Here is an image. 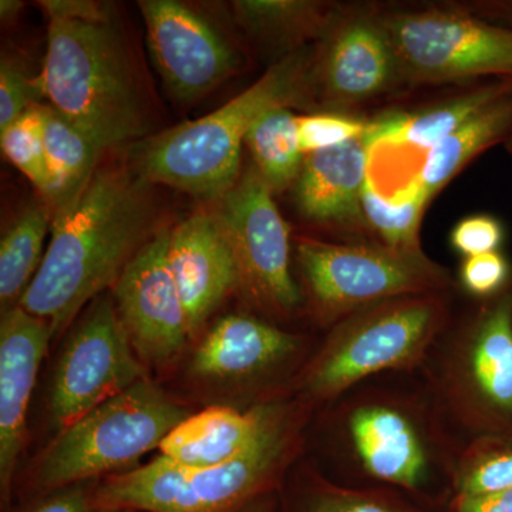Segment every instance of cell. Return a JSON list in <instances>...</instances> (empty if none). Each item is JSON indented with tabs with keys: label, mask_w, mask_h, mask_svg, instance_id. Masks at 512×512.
<instances>
[{
	"label": "cell",
	"mask_w": 512,
	"mask_h": 512,
	"mask_svg": "<svg viewBox=\"0 0 512 512\" xmlns=\"http://www.w3.org/2000/svg\"><path fill=\"white\" fill-rule=\"evenodd\" d=\"M150 187L133 170L103 165L77 197L55 210L45 258L19 302L49 323L55 340L90 302L111 291L163 228Z\"/></svg>",
	"instance_id": "obj_1"
},
{
	"label": "cell",
	"mask_w": 512,
	"mask_h": 512,
	"mask_svg": "<svg viewBox=\"0 0 512 512\" xmlns=\"http://www.w3.org/2000/svg\"><path fill=\"white\" fill-rule=\"evenodd\" d=\"M312 69L305 50L289 53L220 109L137 144L134 173L151 185L220 200L239 180L249 130L268 111L292 109L305 101L313 82Z\"/></svg>",
	"instance_id": "obj_2"
},
{
	"label": "cell",
	"mask_w": 512,
	"mask_h": 512,
	"mask_svg": "<svg viewBox=\"0 0 512 512\" xmlns=\"http://www.w3.org/2000/svg\"><path fill=\"white\" fill-rule=\"evenodd\" d=\"M42 97L101 151L150 130V107L126 39L110 23L49 19Z\"/></svg>",
	"instance_id": "obj_3"
},
{
	"label": "cell",
	"mask_w": 512,
	"mask_h": 512,
	"mask_svg": "<svg viewBox=\"0 0 512 512\" xmlns=\"http://www.w3.org/2000/svg\"><path fill=\"white\" fill-rule=\"evenodd\" d=\"M305 404L286 403L244 454L217 467H184L163 456L99 481L103 507L131 512H232L272 493L301 444Z\"/></svg>",
	"instance_id": "obj_4"
},
{
	"label": "cell",
	"mask_w": 512,
	"mask_h": 512,
	"mask_svg": "<svg viewBox=\"0 0 512 512\" xmlns=\"http://www.w3.org/2000/svg\"><path fill=\"white\" fill-rule=\"evenodd\" d=\"M190 414L147 377L55 434L26 471L23 493L32 498L134 470Z\"/></svg>",
	"instance_id": "obj_5"
},
{
	"label": "cell",
	"mask_w": 512,
	"mask_h": 512,
	"mask_svg": "<svg viewBox=\"0 0 512 512\" xmlns=\"http://www.w3.org/2000/svg\"><path fill=\"white\" fill-rule=\"evenodd\" d=\"M446 309L437 293L402 296L339 320L299 373L306 406L336 399L366 377L416 366L439 335Z\"/></svg>",
	"instance_id": "obj_6"
},
{
	"label": "cell",
	"mask_w": 512,
	"mask_h": 512,
	"mask_svg": "<svg viewBox=\"0 0 512 512\" xmlns=\"http://www.w3.org/2000/svg\"><path fill=\"white\" fill-rule=\"evenodd\" d=\"M296 259L313 316L336 325L350 313L402 296L433 295L448 285L441 266L423 252L301 239Z\"/></svg>",
	"instance_id": "obj_7"
},
{
	"label": "cell",
	"mask_w": 512,
	"mask_h": 512,
	"mask_svg": "<svg viewBox=\"0 0 512 512\" xmlns=\"http://www.w3.org/2000/svg\"><path fill=\"white\" fill-rule=\"evenodd\" d=\"M63 338L46 393L53 436L150 377L131 346L111 291L90 302Z\"/></svg>",
	"instance_id": "obj_8"
},
{
	"label": "cell",
	"mask_w": 512,
	"mask_h": 512,
	"mask_svg": "<svg viewBox=\"0 0 512 512\" xmlns=\"http://www.w3.org/2000/svg\"><path fill=\"white\" fill-rule=\"evenodd\" d=\"M400 74L412 82H451L478 76L512 79V29L451 10L383 19Z\"/></svg>",
	"instance_id": "obj_9"
},
{
	"label": "cell",
	"mask_w": 512,
	"mask_h": 512,
	"mask_svg": "<svg viewBox=\"0 0 512 512\" xmlns=\"http://www.w3.org/2000/svg\"><path fill=\"white\" fill-rule=\"evenodd\" d=\"M446 399L483 437H512V282L478 312L448 353Z\"/></svg>",
	"instance_id": "obj_10"
},
{
	"label": "cell",
	"mask_w": 512,
	"mask_h": 512,
	"mask_svg": "<svg viewBox=\"0 0 512 512\" xmlns=\"http://www.w3.org/2000/svg\"><path fill=\"white\" fill-rule=\"evenodd\" d=\"M272 195L252 168L222 195L215 214L237 258L239 289L261 311L288 318L302 305L303 295L291 272L288 224Z\"/></svg>",
	"instance_id": "obj_11"
},
{
	"label": "cell",
	"mask_w": 512,
	"mask_h": 512,
	"mask_svg": "<svg viewBox=\"0 0 512 512\" xmlns=\"http://www.w3.org/2000/svg\"><path fill=\"white\" fill-rule=\"evenodd\" d=\"M163 227L124 269L111 288L117 313L134 352L147 370H167L183 357L191 340Z\"/></svg>",
	"instance_id": "obj_12"
},
{
	"label": "cell",
	"mask_w": 512,
	"mask_h": 512,
	"mask_svg": "<svg viewBox=\"0 0 512 512\" xmlns=\"http://www.w3.org/2000/svg\"><path fill=\"white\" fill-rule=\"evenodd\" d=\"M147 45L168 93L192 103L237 72V50L210 19L177 0H143Z\"/></svg>",
	"instance_id": "obj_13"
},
{
	"label": "cell",
	"mask_w": 512,
	"mask_h": 512,
	"mask_svg": "<svg viewBox=\"0 0 512 512\" xmlns=\"http://www.w3.org/2000/svg\"><path fill=\"white\" fill-rule=\"evenodd\" d=\"M298 335L242 313L222 316L202 332L187 377L204 392L224 396L262 382L299 355Z\"/></svg>",
	"instance_id": "obj_14"
},
{
	"label": "cell",
	"mask_w": 512,
	"mask_h": 512,
	"mask_svg": "<svg viewBox=\"0 0 512 512\" xmlns=\"http://www.w3.org/2000/svg\"><path fill=\"white\" fill-rule=\"evenodd\" d=\"M46 320L16 305L0 319V501L12 510L16 474L28 434V413L40 366L53 342Z\"/></svg>",
	"instance_id": "obj_15"
},
{
	"label": "cell",
	"mask_w": 512,
	"mask_h": 512,
	"mask_svg": "<svg viewBox=\"0 0 512 512\" xmlns=\"http://www.w3.org/2000/svg\"><path fill=\"white\" fill-rule=\"evenodd\" d=\"M168 261L195 340L241 282L234 249L215 211L197 212L171 228Z\"/></svg>",
	"instance_id": "obj_16"
},
{
	"label": "cell",
	"mask_w": 512,
	"mask_h": 512,
	"mask_svg": "<svg viewBox=\"0 0 512 512\" xmlns=\"http://www.w3.org/2000/svg\"><path fill=\"white\" fill-rule=\"evenodd\" d=\"M399 62L383 19L346 20L330 36L320 64L326 99L335 106H353L392 86Z\"/></svg>",
	"instance_id": "obj_17"
},
{
	"label": "cell",
	"mask_w": 512,
	"mask_h": 512,
	"mask_svg": "<svg viewBox=\"0 0 512 512\" xmlns=\"http://www.w3.org/2000/svg\"><path fill=\"white\" fill-rule=\"evenodd\" d=\"M350 443L369 476L416 490L429 473L430 457L412 417L396 406L356 407L348 423Z\"/></svg>",
	"instance_id": "obj_18"
},
{
	"label": "cell",
	"mask_w": 512,
	"mask_h": 512,
	"mask_svg": "<svg viewBox=\"0 0 512 512\" xmlns=\"http://www.w3.org/2000/svg\"><path fill=\"white\" fill-rule=\"evenodd\" d=\"M285 402L258 403L248 410L212 404L192 413L161 441L160 456L184 467H217L244 454L281 412Z\"/></svg>",
	"instance_id": "obj_19"
},
{
	"label": "cell",
	"mask_w": 512,
	"mask_h": 512,
	"mask_svg": "<svg viewBox=\"0 0 512 512\" xmlns=\"http://www.w3.org/2000/svg\"><path fill=\"white\" fill-rule=\"evenodd\" d=\"M367 177L369 148L363 138L309 154L296 180V205L312 221L348 224L359 220Z\"/></svg>",
	"instance_id": "obj_20"
},
{
	"label": "cell",
	"mask_w": 512,
	"mask_h": 512,
	"mask_svg": "<svg viewBox=\"0 0 512 512\" xmlns=\"http://www.w3.org/2000/svg\"><path fill=\"white\" fill-rule=\"evenodd\" d=\"M510 92L512 79H505L473 90L433 109L382 117L369 123L363 140L369 150L412 147L429 153L481 110Z\"/></svg>",
	"instance_id": "obj_21"
},
{
	"label": "cell",
	"mask_w": 512,
	"mask_h": 512,
	"mask_svg": "<svg viewBox=\"0 0 512 512\" xmlns=\"http://www.w3.org/2000/svg\"><path fill=\"white\" fill-rule=\"evenodd\" d=\"M42 110L47 171V192L43 200L57 210L89 184L99 168L103 151L55 107L42 104Z\"/></svg>",
	"instance_id": "obj_22"
},
{
	"label": "cell",
	"mask_w": 512,
	"mask_h": 512,
	"mask_svg": "<svg viewBox=\"0 0 512 512\" xmlns=\"http://www.w3.org/2000/svg\"><path fill=\"white\" fill-rule=\"evenodd\" d=\"M512 136V92L495 100L427 153L419 178L431 200L474 157Z\"/></svg>",
	"instance_id": "obj_23"
},
{
	"label": "cell",
	"mask_w": 512,
	"mask_h": 512,
	"mask_svg": "<svg viewBox=\"0 0 512 512\" xmlns=\"http://www.w3.org/2000/svg\"><path fill=\"white\" fill-rule=\"evenodd\" d=\"M52 205L33 202L13 220L0 241V308L19 305L46 254V237L52 231Z\"/></svg>",
	"instance_id": "obj_24"
},
{
	"label": "cell",
	"mask_w": 512,
	"mask_h": 512,
	"mask_svg": "<svg viewBox=\"0 0 512 512\" xmlns=\"http://www.w3.org/2000/svg\"><path fill=\"white\" fill-rule=\"evenodd\" d=\"M298 116L286 107L265 113L251 130L245 146L255 161V170L272 191H282L296 183L303 156L299 147Z\"/></svg>",
	"instance_id": "obj_25"
},
{
	"label": "cell",
	"mask_w": 512,
	"mask_h": 512,
	"mask_svg": "<svg viewBox=\"0 0 512 512\" xmlns=\"http://www.w3.org/2000/svg\"><path fill=\"white\" fill-rule=\"evenodd\" d=\"M430 201L419 175L392 197H384L367 178L362 212L370 227L383 239L384 247L419 254L423 252L419 244L421 217Z\"/></svg>",
	"instance_id": "obj_26"
},
{
	"label": "cell",
	"mask_w": 512,
	"mask_h": 512,
	"mask_svg": "<svg viewBox=\"0 0 512 512\" xmlns=\"http://www.w3.org/2000/svg\"><path fill=\"white\" fill-rule=\"evenodd\" d=\"M232 9L249 32L291 46L319 36L330 22L325 6L301 0H241Z\"/></svg>",
	"instance_id": "obj_27"
},
{
	"label": "cell",
	"mask_w": 512,
	"mask_h": 512,
	"mask_svg": "<svg viewBox=\"0 0 512 512\" xmlns=\"http://www.w3.org/2000/svg\"><path fill=\"white\" fill-rule=\"evenodd\" d=\"M512 490V437H483L468 451L458 495Z\"/></svg>",
	"instance_id": "obj_28"
},
{
	"label": "cell",
	"mask_w": 512,
	"mask_h": 512,
	"mask_svg": "<svg viewBox=\"0 0 512 512\" xmlns=\"http://www.w3.org/2000/svg\"><path fill=\"white\" fill-rule=\"evenodd\" d=\"M0 146L9 163L15 165L45 197L47 171L42 103L33 104L15 123L0 131Z\"/></svg>",
	"instance_id": "obj_29"
},
{
	"label": "cell",
	"mask_w": 512,
	"mask_h": 512,
	"mask_svg": "<svg viewBox=\"0 0 512 512\" xmlns=\"http://www.w3.org/2000/svg\"><path fill=\"white\" fill-rule=\"evenodd\" d=\"M296 124L303 156L359 140L365 137L369 128V123L365 121L330 113L301 116Z\"/></svg>",
	"instance_id": "obj_30"
},
{
	"label": "cell",
	"mask_w": 512,
	"mask_h": 512,
	"mask_svg": "<svg viewBox=\"0 0 512 512\" xmlns=\"http://www.w3.org/2000/svg\"><path fill=\"white\" fill-rule=\"evenodd\" d=\"M37 77H29L15 60L3 56L0 64V131L8 128L33 106L40 103Z\"/></svg>",
	"instance_id": "obj_31"
},
{
	"label": "cell",
	"mask_w": 512,
	"mask_h": 512,
	"mask_svg": "<svg viewBox=\"0 0 512 512\" xmlns=\"http://www.w3.org/2000/svg\"><path fill=\"white\" fill-rule=\"evenodd\" d=\"M461 284L478 298H494L510 286L511 266L500 251L464 259L460 271Z\"/></svg>",
	"instance_id": "obj_32"
},
{
	"label": "cell",
	"mask_w": 512,
	"mask_h": 512,
	"mask_svg": "<svg viewBox=\"0 0 512 512\" xmlns=\"http://www.w3.org/2000/svg\"><path fill=\"white\" fill-rule=\"evenodd\" d=\"M99 481L66 485L28 498L10 512H127L109 510L97 500Z\"/></svg>",
	"instance_id": "obj_33"
},
{
	"label": "cell",
	"mask_w": 512,
	"mask_h": 512,
	"mask_svg": "<svg viewBox=\"0 0 512 512\" xmlns=\"http://www.w3.org/2000/svg\"><path fill=\"white\" fill-rule=\"evenodd\" d=\"M301 512H402L375 495L313 483Z\"/></svg>",
	"instance_id": "obj_34"
},
{
	"label": "cell",
	"mask_w": 512,
	"mask_h": 512,
	"mask_svg": "<svg viewBox=\"0 0 512 512\" xmlns=\"http://www.w3.org/2000/svg\"><path fill=\"white\" fill-rule=\"evenodd\" d=\"M450 241L466 258L497 252L504 241L503 224L490 215H474L458 222Z\"/></svg>",
	"instance_id": "obj_35"
},
{
	"label": "cell",
	"mask_w": 512,
	"mask_h": 512,
	"mask_svg": "<svg viewBox=\"0 0 512 512\" xmlns=\"http://www.w3.org/2000/svg\"><path fill=\"white\" fill-rule=\"evenodd\" d=\"M40 6L49 19L82 20V22H114L107 3L92 0H43Z\"/></svg>",
	"instance_id": "obj_36"
},
{
	"label": "cell",
	"mask_w": 512,
	"mask_h": 512,
	"mask_svg": "<svg viewBox=\"0 0 512 512\" xmlns=\"http://www.w3.org/2000/svg\"><path fill=\"white\" fill-rule=\"evenodd\" d=\"M456 512H512V490L458 495Z\"/></svg>",
	"instance_id": "obj_37"
},
{
	"label": "cell",
	"mask_w": 512,
	"mask_h": 512,
	"mask_svg": "<svg viewBox=\"0 0 512 512\" xmlns=\"http://www.w3.org/2000/svg\"><path fill=\"white\" fill-rule=\"evenodd\" d=\"M232 512H274L272 493L261 495V497L249 501V503L242 505L238 510Z\"/></svg>",
	"instance_id": "obj_38"
},
{
	"label": "cell",
	"mask_w": 512,
	"mask_h": 512,
	"mask_svg": "<svg viewBox=\"0 0 512 512\" xmlns=\"http://www.w3.org/2000/svg\"><path fill=\"white\" fill-rule=\"evenodd\" d=\"M22 8V2H16V0H2V2H0V16H2V20L8 22L10 19L18 18Z\"/></svg>",
	"instance_id": "obj_39"
},
{
	"label": "cell",
	"mask_w": 512,
	"mask_h": 512,
	"mask_svg": "<svg viewBox=\"0 0 512 512\" xmlns=\"http://www.w3.org/2000/svg\"><path fill=\"white\" fill-rule=\"evenodd\" d=\"M487 12L495 19L512 22V2L495 3L494 6H487Z\"/></svg>",
	"instance_id": "obj_40"
},
{
	"label": "cell",
	"mask_w": 512,
	"mask_h": 512,
	"mask_svg": "<svg viewBox=\"0 0 512 512\" xmlns=\"http://www.w3.org/2000/svg\"><path fill=\"white\" fill-rule=\"evenodd\" d=\"M508 146H510V150L512 151V136L510 137V140H508Z\"/></svg>",
	"instance_id": "obj_41"
},
{
	"label": "cell",
	"mask_w": 512,
	"mask_h": 512,
	"mask_svg": "<svg viewBox=\"0 0 512 512\" xmlns=\"http://www.w3.org/2000/svg\"><path fill=\"white\" fill-rule=\"evenodd\" d=\"M127 512H131V511H127Z\"/></svg>",
	"instance_id": "obj_42"
}]
</instances>
